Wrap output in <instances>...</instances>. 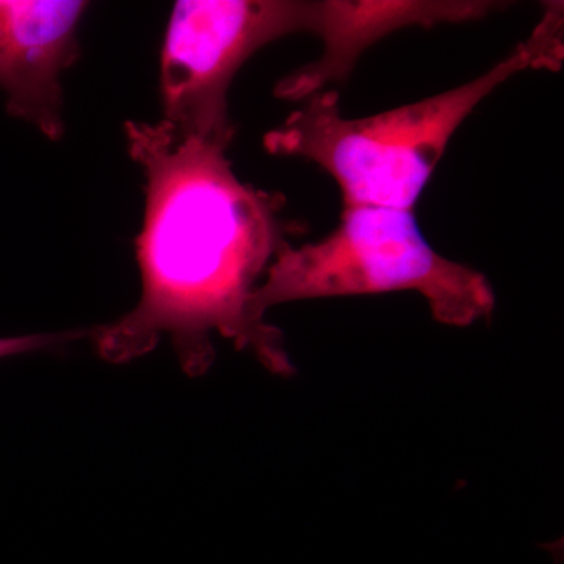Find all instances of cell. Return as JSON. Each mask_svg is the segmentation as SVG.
Wrapping results in <instances>:
<instances>
[{
  "label": "cell",
  "mask_w": 564,
  "mask_h": 564,
  "mask_svg": "<svg viewBox=\"0 0 564 564\" xmlns=\"http://www.w3.org/2000/svg\"><path fill=\"white\" fill-rule=\"evenodd\" d=\"M132 161L144 174V220L135 240L141 293L132 311L88 336L104 361H135L170 337L188 377L215 361L212 336L250 351L269 372L295 367L281 329L251 313L278 252L306 234L280 192L237 177L226 144L182 135L170 122L128 121Z\"/></svg>",
  "instance_id": "1"
},
{
  "label": "cell",
  "mask_w": 564,
  "mask_h": 564,
  "mask_svg": "<svg viewBox=\"0 0 564 564\" xmlns=\"http://www.w3.org/2000/svg\"><path fill=\"white\" fill-rule=\"evenodd\" d=\"M563 61V2H545L530 35L477 79L364 118H345L336 91L317 93L263 135V148L321 166L344 207L413 210L470 113L516 74L560 70Z\"/></svg>",
  "instance_id": "2"
},
{
  "label": "cell",
  "mask_w": 564,
  "mask_h": 564,
  "mask_svg": "<svg viewBox=\"0 0 564 564\" xmlns=\"http://www.w3.org/2000/svg\"><path fill=\"white\" fill-rule=\"evenodd\" d=\"M408 291L421 293L434 321L455 328L489 321L496 310L488 278L434 250L413 210L344 207L339 225L321 240L278 252L251 313L265 321L278 304Z\"/></svg>",
  "instance_id": "3"
},
{
  "label": "cell",
  "mask_w": 564,
  "mask_h": 564,
  "mask_svg": "<svg viewBox=\"0 0 564 564\" xmlns=\"http://www.w3.org/2000/svg\"><path fill=\"white\" fill-rule=\"evenodd\" d=\"M317 0H181L161 55L163 118L182 135L231 147L229 88L236 74L273 41L311 33Z\"/></svg>",
  "instance_id": "4"
},
{
  "label": "cell",
  "mask_w": 564,
  "mask_h": 564,
  "mask_svg": "<svg viewBox=\"0 0 564 564\" xmlns=\"http://www.w3.org/2000/svg\"><path fill=\"white\" fill-rule=\"evenodd\" d=\"M88 2L0 0V90L11 117L61 140L63 70L80 57L79 25Z\"/></svg>",
  "instance_id": "5"
},
{
  "label": "cell",
  "mask_w": 564,
  "mask_h": 564,
  "mask_svg": "<svg viewBox=\"0 0 564 564\" xmlns=\"http://www.w3.org/2000/svg\"><path fill=\"white\" fill-rule=\"evenodd\" d=\"M503 7L494 0H317L313 35L322 41L321 55L278 80L274 98L306 101L347 80L364 52L403 29L481 21Z\"/></svg>",
  "instance_id": "6"
},
{
  "label": "cell",
  "mask_w": 564,
  "mask_h": 564,
  "mask_svg": "<svg viewBox=\"0 0 564 564\" xmlns=\"http://www.w3.org/2000/svg\"><path fill=\"white\" fill-rule=\"evenodd\" d=\"M88 336L85 332H66L54 334H28V336L0 337V359L10 358V356L25 355V352H35L50 350L52 347L68 344L70 340L80 339Z\"/></svg>",
  "instance_id": "7"
}]
</instances>
